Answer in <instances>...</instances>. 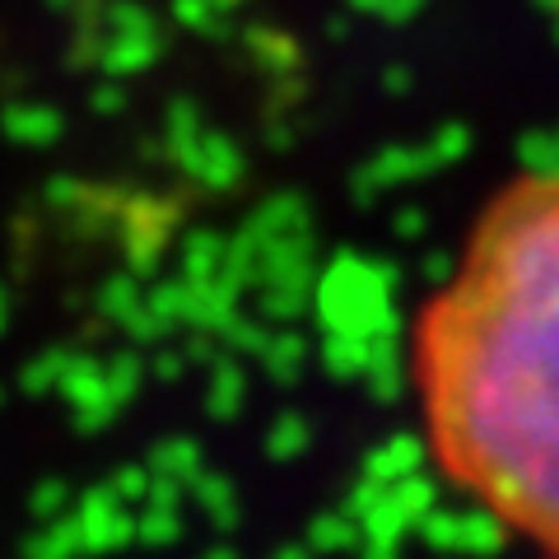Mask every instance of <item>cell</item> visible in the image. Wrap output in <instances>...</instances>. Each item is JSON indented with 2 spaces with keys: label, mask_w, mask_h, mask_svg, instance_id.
Masks as SVG:
<instances>
[{
  "label": "cell",
  "mask_w": 559,
  "mask_h": 559,
  "mask_svg": "<svg viewBox=\"0 0 559 559\" xmlns=\"http://www.w3.org/2000/svg\"><path fill=\"white\" fill-rule=\"evenodd\" d=\"M443 480L559 559V173L503 187L411 336Z\"/></svg>",
  "instance_id": "1"
}]
</instances>
